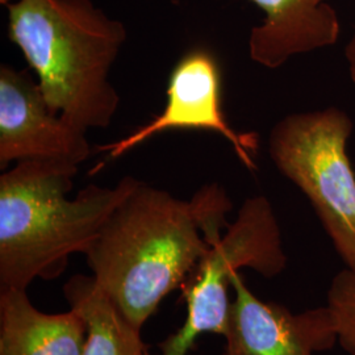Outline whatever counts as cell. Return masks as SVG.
<instances>
[{
	"mask_svg": "<svg viewBox=\"0 0 355 355\" xmlns=\"http://www.w3.org/2000/svg\"><path fill=\"white\" fill-rule=\"evenodd\" d=\"M286 266L287 255L272 205L263 195L248 198L227 233L211 246L182 286L187 318L175 334L159 343V355H187L204 333L225 334L232 272L252 268L265 278H274Z\"/></svg>",
	"mask_w": 355,
	"mask_h": 355,
	"instance_id": "5b68a950",
	"label": "cell"
},
{
	"mask_svg": "<svg viewBox=\"0 0 355 355\" xmlns=\"http://www.w3.org/2000/svg\"><path fill=\"white\" fill-rule=\"evenodd\" d=\"M71 309L87 324L82 355H148L141 329L133 327L87 275H74L64 284Z\"/></svg>",
	"mask_w": 355,
	"mask_h": 355,
	"instance_id": "8fae6325",
	"label": "cell"
},
{
	"mask_svg": "<svg viewBox=\"0 0 355 355\" xmlns=\"http://www.w3.org/2000/svg\"><path fill=\"white\" fill-rule=\"evenodd\" d=\"M87 324L76 311L44 313L26 290L0 291V355H82Z\"/></svg>",
	"mask_w": 355,
	"mask_h": 355,
	"instance_id": "30bf717a",
	"label": "cell"
},
{
	"mask_svg": "<svg viewBox=\"0 0 355 355\" xmlns=\"http://www.w3.org/2000/svg\"><path fill=\"white\" fill-rule=\"evenodd\" d=\"M86 130L53 111L26 70L0 66V168L23 161L82 165L92 154Z\"/></svg>",
	"mask_w": 355,
	"mask_h": 355,
	"instance_id": "52a82bcc",
	"label": "cell"
},
{
	"mask_svg": "<svg viewBox=\"0 0 355 355\" xmlns=\"http://www.w3.org/2000/svg\"><path fill=\"white\" fill-rule=\"evenodd\" d=\"M78 167L23 161L0 175V291L61 277L140 182L127 175L114 187L89 184L70 199Z\"/></svg>",
	"mask_w": 355,
	"mask_h": 355,
	"instance_id": "7a4b0ae2",
	"label": "cell"
},
{
	"mask_svg": "<svg viewBox=\"0 0 355 355\" xmlns=\"http://www.w3.org/2000/svg\"><path fill=\"white\" fill-rule=\"evenodd\" d=\"M7 10L8 37L51 110L86 132L110 127L120 104L110 74L125 26L92 0H16Z\"/></svg>",
	"mask_w": 355,
	"mask_h": 355,
	"instance_id": "3957f363",
	"label": "cell"
},
{
	"mask_svg": "<svg viewBox=\"0 0 355 355\" xmlns=\"http://www.w3.org/2000/svg\"><path fill=\"white\" fill-rule=\"evenodd\" d=\"M232 208L227 191L217 183L204 184L184 200L140 180L85 253L91 277L142 330L223 237Z\"/></svg>",
	"mask_w": 355,
	"mask_h": 355,
	"instance_id": "6da1fadb",
	"label": "cell"
},
{
	"mask_svg": "<svg viewBox=\"0 0 355 355\" xmlns=\"http://www.w3.org/2000/svg\"><path fill=\"white\" fill-rule=\"evenodd\" d=\"M230 304L224 355H315L338 345L327 305L293 313L284 305L263 302L239 271L230 275Z\"/></svg>",
	"mask_w": 355,
	"mask_h": 355,
	"instance_id": "ba28073f",
	"label": "cell"
},
{
	"mask_svg": "<svg viewBox=\"0 0 355 355\" xmlns=\"http://www.w3.org/2000/svg\"><path fill=\"white\" fill-rule=\"evenodd\" d=\"M10 3H11V0H0V4H1V6H6V7H7Z\"/></svg>",
	"mask_w": 355,
	"mask_h": 355,
	"instance_id": "5bb4252c",
	"label": "cell"
},
{
	"mask_svg": "<svg viewBox=\"0 0 355 355\" xmlns=\"http://www.w3.org/2000/svg\"><path fill=\"white\" fill-rule=\"evenodd\" d=\"M166 95L165 108L152 121L96 149L110 159H117L167 130H207L228 140L245 167L257 170L253 155L258 137L253 132L240 133L229 125L221 105L220 66L212 51L192 48L183 54L171 70Z\"/></svg>",
	"mask_w": 355,
	"mask_h": 355,
	"instance_id": "8992f818",
	"label": "cell"
},
{
	"mask_svg": "<svg viewBox=\"0 0 355 355\" xmlns=\"http://www.w3.org/2000/svg\"><path fill=\"white\" fill-rule=\"evenodd\" d=\"M327 306L337 330L338 345L355 355V271L345 267L330 282Z\"/></svg>",
	"mask_w": 355,
	"mask_h": 355,
	"instance_id": "7c38bea8",
	"label": "cell"
},
{
	"mask_svg": "<svg viewBox=\"0 0 355 355\" xmlns=\"http://www.w3.org/2000/svg\"><path fill=\"white\" fill-rule=\"evenodd\" d=\"M350 116L338 107L296 112L268 136V154L282 175L312 204L343 263L355 271V173L347 155Z\"/></svg>",
	"mask_w": 355,
	"mask_h": 355,
	"instance_id": "277c9868",
	"label": "cell"
},
{
	"mask_svg": "<svg viewBox=\"0 0 355 355\" xmlns=\"http://www.w3.org/2000/svg\"><path fill=\"white\" fill-rule=\"evenodd\" d=\"M345 55H346V60H347V64H349V73H350L352 80L354 82L355 85V32L354 35L350 38V41L347 42V45H346Z\"/></svg>",
	"mask_w": 355,
	"mask_h": 355,
	"instance_id": "4fadbf2b",
	"label": "cell"
},
{
	"mask_svg": "<svg viewBox=\"0 0 355 355\" xmlns=\"http://www.w3.org/2000/svg\"><path fill=\"white\" fill-rule=\"evenodd\" d=\"M265 20L249 36V55L266 69H279L290 58L336 45L340 20L327 0H250Z\"/></svg>",
	"mask_w": 355,
	"mask_h": 355,
	"instance_id": "9c48e42d",
	"label": "cell"
}]
</instances>
